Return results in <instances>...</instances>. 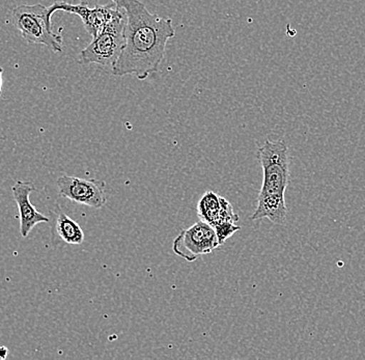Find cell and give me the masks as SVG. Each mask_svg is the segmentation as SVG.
<instances>
[{"label": "cell", "instance_id": "6", "mask_svg": "<svg viewBox=\"0 0 365 360\" xmlns=\"http://www.w3.org/2000/svg\"><path fill=\"white\" fill-rule=\"evenodd\" d=\"M61 197L80 205L101 209L107 202L105 182L96 179L61 175L56 181Z\"/></svg>", "mask_w": 365, "mask_h": 360}, {"label": "cell", "instance_id": "5", "mask_svg": "<svg viewBox=\"0 0 365 360\" xmlns=\"http://www.w3.org/2000/svg\"><path fill=\"white\" fill-rule=\"evenodd\" d=\"M220 245L214 227L200 220L180 232L173 241V250L177 256L187 262H194L198 257L211 254Z\"/></svg>", "mask_w": 365, "mask_h": 360}, {"label": "cell", "instance_id": "10", "mask_svg": "<svg viewBox=\"0 0 365 360\" xmlns=\"http://www.w3.org/2000/svg\"><path fill=\"white\" fill-rule=\"evenodd\" d=\"M56 230L59 238L71 245H80L84 241V232L81 227L63 213L57 216Z\"/></svg>", "mask_w": 365, "mask_h": 360}, {"label": "cell", "instance_id": "7", "mask_svg": "<svg viewBox=\"0 0 365 360\" xmlns=\"http://www.w3.org/2000/svg\"><path fill=\"white\" fill-rule=\"evenodd\" d=\"M48 9L52 15L58 11H63V12L78 16L82 20L84 29L93 38L99 35L103 29L120 13V9L113 2L106 6H96L90 8L86 2L72 4L66 1H56L48 6Z\"/></svg>", "mask_w": 365, "mask_h": 360}, {"label": "cell", "instance_id": "1", "mask_svg": "<svg viewBox=\"0 0 365 360\" xmlns=\"http://www.w3.org/2000/svg\"><path fill=\"white\" fill-rule=\"evenodd\" d=\"M125 11V44L113 66L116 77L133 75L143 81L158 72L165 56L166 45L175 38L173 20L150 13L140 0H111Z\"/></svg>", "mask_w": 365, "mask_h": 360}, {"label": "cell", "instance_id": "3", "mask_svg": "<svg viewBox=\"0 0 365 360\" xmlns=\"http://www.w3.org/2000/svg\"><path fill=\"white\" fill-rule=\"evenodd\" d=\"M52 14L43 4H22L13 10V19L29 44L44 45L56 53L63 52V36L52 31Z\"/></svg>", "mask_w": 365, "mask_h": 360}, {"label": "cell", "instance_id": "13", "mask_svg": "<svg viewBox=\"0 0 365 360\" xmlns=\"http://www.w3.org/2000/svg\"><path fill=\"white\" fill-rule=\"evenodd\" d=\"M2 74H4V69L0 67V93H1L2 91Z\"/></svg>", "mask_w": 365, "mask_h": 360}, {"label": "cell", "instance_id": "2", "mask_svg": "<svg viewBox=\"0 0 365 360\" xmlns=\"http://www.w3.org/2000/svg\"><path fill=\"white\" fill-rule=\"evenodd\" d=\"M257 157L264 179L251 220L267 218L275 225H284L287 216L284 195L289 182V145L284 140H267L257 150Z\"/></svg>", "mask_w": 365, "mask_h": 360}, {"label": "cell", "instance_id": "11", "mask_svg": "<svg viewBox=\"0 0 365 360\" xmlns=\"http://www.w3.org/2000/svg\"><path fill=\"white\" fill-rule=\"evenodd\" d=\"M217 237H218L219 245H223L228 238L232 236L235 232L240 231L241 227L235 225V222H230V221H225V222L218 223L214 225Z\"/></svg>", "mask_w": 365, "mask_h": 360}, {"label": "cell", "instance_id": "8", "mask_svg": "<svg viewBox=\"0 0 365 360\" xmlns=\"http://www.w3.org/2000/svg\"><path fill=\"white\" fill-rule=\"evenodd\" d=\"M36 190V186L31 182L18 181L11 187L14 200L17 204L20 215V234L23 238L29 236L36 225L49 222V218L34 208L29 197Z\"/></svg>", "mask_w": 365, "mask_h": 360}, {"label": "cell", "instance_id": "4", "mask_svg": "<svg viewBox=\"0 0 365 360\" xmlns=\"http://www.w3.org/2000/svg\"><path fill=\"white\" fill-rule=\"evenodd\" d=\"M125 24L127 15L124 10L120 9L118 16L103 29L99 35L93 38L88 47L80 52L79 63L113 68L124 47Z\"/></svg>", "mask_w": 365, "mask_h": 360}, {"label": "cell", "instance_id": "12", "mask_svg": "<svg viewBox=\"0 0 365 360\" xmlns=\"http://www.w3.org/2000/svg\"><path fill=\"white\" fill-rule=\"evenodd\" d=\"M9 349L4 347V346H0V360L6 359V357L9 356Z\"/></svg>", "mask_w": 365, "mask_h": 360}, {"label": "cell", "instance_id": "9", "mask_svg": "<svg viewBox=\"0 0 365 360\" xmlns=\"http://www.w3.org/2000/svg\"><path fill=\"white\" fill-rule=\"evenodd\" d=\"M223 197L213 191H207L200 198L197 205V215L200 220L209 223L212 227L217 225L220 217Z\"/></svg>", "mask_w": 365, "mask_h": 360}]
</instances>
